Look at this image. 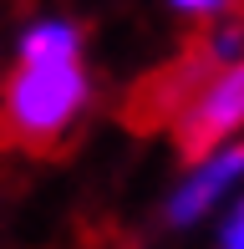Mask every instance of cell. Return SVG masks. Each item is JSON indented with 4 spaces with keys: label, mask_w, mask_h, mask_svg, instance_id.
<instances>
[{
    "label": "cell",
    "mask_w": 244,
    "mask_h": 249,
    "mask_svg": "<svg viewBox=\"0 0 244 249\" xmlns=\"http://www.w3.org/2000/svg\"><path fill=\"white\" fill-rule=\"evenodd\" d=\"M173 132L183 148H224V142L244 138V56L224 66H198L183 61L168 76V102Z\"/></svg>",
    "instance_id": "7a4b0ae2"
},
{
    "label": "cell",
    "mask_w": 244,
    "mask_h": 249,
    "mask_svg": "<svg viewBox=\"0 0 244 249\" xmlns=\"http://www.w3.org/2000/svg\"><path fill=\"white\" fill-rule=\"evenodd\" d=\"M92 107L87 36L71 16H31L16 31L10 76L0 87V127L20 148H51Z\"/></svg>",
    "instance_id": "6da1fadb"
},
{
    "label": "cell",
    "mask_w": 244,
    "mask_h": 249,
    "mask_svg": "<svg viewBox=\"0 0 244 249\" xmlns=\"http://www.w3.org/2000/svg\"><path fill=\"white\" fill-rule=\"evenodd\" d=\"M173 16L178 20H224V16H234V10L224 5V0H173Z\"/></svg>",
    "instance_id": "5b68a950"
},
{
    "label": "cell",
    "mask_w": 244,
    "mask_h": 249,
    "mask_svg": "<svg viewBox=\"0 0 244 249\" xmlns=\"http://www.w3.org/2000/svg\"><path fill=\"white\" fill-rule=\"evenodd\" d=\"M219 249H244V194L219 213Z\"/></svg>",
    "instance_id": "277c9868"
},
{
    "label": "cell",
    "mask_w": 244,
    "mask_h": 249,
    "mask_svg": "<svg viewBox=\"0 0 244 249\" xmlns=\"http://www.w3.org/2000/svg\"><path fill=\"white\" fill-rule=\"evenodd\" d=\"M244 194V142L224 148H204L183 163V173L163 194V219L168 229H198V224L219 219Z\"/></svg>",
    "instance_id": "3957f363"
}]
</instances>
